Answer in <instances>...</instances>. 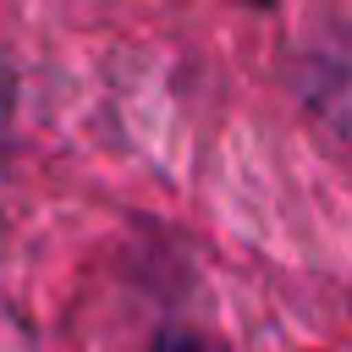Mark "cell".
Returning <instances> with one entry per match:
<instances>
[{
  "mask_svg": "<svg viewBox=\"0 0 352 352\" xmlns=\"http://www.w3.org/2000/svg\"><path fill=\"white\" fill-rule=\"evenodd\" d=\"M160 352H204V346H198V341H182V336H176V341H165Z\"/></svg>",
  "mask_w": 352,
  "mask_h": 352,
  "instance_id": "obj_1",
  "label": "cell"
}]
</instances>
